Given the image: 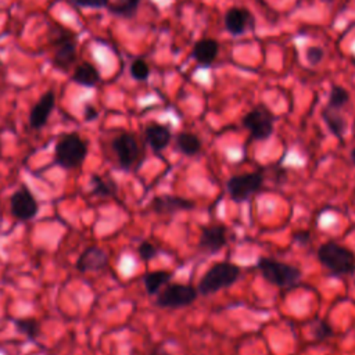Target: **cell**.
<instances>
[{"label": "cell", "instance_id": "cell-1", "mask_svg": "<svg viewBox=\"0 0 355 355\" xmlns=\"http://www.w3.org/2000/svg\"><path fill=\"white\" fill-rule=\"evenodd\" d=\"M319 262L333 275L347 276L355 273V254L352 250L330 240L319 245L316 251Z\"/></svg>", "mask_w": 355, "mask_h": 355}, {"label": "cell", "instance_id": "cell-2", "mask_svg": "<svg viewBox=\"0 0 355 355\" xmlns=\"http://www.w3.org/2000/svg\"><path fill=\"white\" fill-rule=\"evenodd\" d=\"M257 268L266 282L280 288H293L302 277V272L297 266L269 257H259Z\"/></svg>", "mask_w": 355, "mask_h": 355}, {"label": "cell", "instance_id": "cell-3", "mask_svg": "<svg viewBox=\"0 0 355 355\" xmlns=\"http://www.w3.org/2000/svg\"><path fill=\"white\" fill-rule=\"evenodd\" d=\"M87 141L78 133L64 135L54 147V164L71 171L82 166L87 157Z\"/></svg>", "mask_w": 355, "mask_h": 355}, {"label": "cell", "instance_id": "cell-4", "mask_svg": "<svg viewBox=\"0 0 355 355\" xmlns=\"http://www.w3.org/2000/svg\"><path fill=\"white\" fill-rule=\"evenodd\" d=\"M240 276V268L232 262H218L212 265L200 279L197 291L202 295H211L219 290L233 286Z\"/></svg>", "mask_w": 355, "mask_h": 355}, {"label": "cell", "instance_id": "cell-5", "mask_svg": "<svg viewBox=\"0 0 355 355\" xmlns=\"http://www.w3.org/2000/svg\"><path fill=\"white\" fill-rule=\"evenodd\" d=\"M50 42L55 47L53 65L60 71H68L76 62V35L60 25L50 32Z\"/></svg>", "mask_w": 355, "mask_h": 355}, {"label": "cell", "instance_id": "cell-6", "mask_svg": "<svg viewBox=\"0 0 355 355\" xmlns=\"http://www.w3.org/2000/svg\"><path fill=\"white\" fill-rule=\"evenodd\" d=\"M263 184V173L261 171L252 173L234 175L226 180V190L234 202H245L257 194Z\"/></svg>", "mask_w": 355, "mask_h": 355}, {"label": "cell", "instance_id": "cell-7", "mask_svg": "<svg viewBox=\"0 0 355 355\" xmlns=\"http://www.w3.org/2000/svg\"><path fill=\"white\" fill-rule=\"evenodd\" d=\"M241 122L243 126L250 132V137L252 140H266L273 133L275 116L263 104H259L248 111Z\"/></svg>", "mask_w": 355, "mask_h": 355}, {"label": "cell", "instance_id": "cell-8", "mask_svg": "<svg viewBox=\"0 0 355 355\" xmlns=\"http://www.w3.org/2000/svg\"><path fill=\"white\" fill-rule=\"evenodd\" d=\"M198 291L191 284H168L161 293L157 294L155 305L159 308L178 309L190 305L196 301Z\"/></svg>", "mask_w": 355, "mask_h": 355}, {"label": "cell", "instance_id": "cell-9", "mask_svg": "<svg viewBox=\"0 0 355 355\" xmlns=\"http://www.w3.org/2000/svg\"><path fill=\"white\" fill-rule=\"evenodd\" d=\"M111 148L116 157L118 165L123 171H130L140 161V147L135 135L123 132L112 139Z\"/></svg>", "mask_w": 355, "mask_h": 355}, {"label": "cell", "instance_id": "cell-10", "mask_svg": "<svg viewBox=\"0 0 355 355\" xmlns=\"http://www.w3.org/2000/svg\"><path fill=\"white\" fill-rule=\"evenodd\" d=\"M10 211H11V215L21 222H29L37 216L39 202L33 196V193L25 184H21L11 194Z\"/></svg>", "mask_w": 355, "mask_h": 355}, {"label": "cell", "instance_id": "cell-11", "mask_svg": "<svg viewBox=\"0 0 355 355\" xmlns=\"http://www.w3.org/2000/svg\"><path fill=\"white\" fill-rule=\"evenodd\" d=\"M108 263L110 257L103 248H100L98 245H89L79 254L75 262V268L80 273L100 272L105 269Z\"/></svg>", "mask_w": 355, "mask_h": 355}, {"label": "cell", "instance_id": "cell-12", "mask_svg": "<svg viewBox=\"0 0 355 355\" xmlns=\"http://www.w3.org/2000/svg\"><path fill=\"white\" fill-rule=\"evenodd\" d=\"M150 208L153 212L158 215H175L180 211H191L196 208V202L193 200L172 196V194H161L151 200Z\"/></svg>", "mask_w": 355, "mask_h": 355}, {"label": "cell", "instance_id": "cell-13", "mask_svg": "<svg viewBox=\"0 0 355 355\" xmlns=\"http://www.w3.org/2000/svg\"><path fill=\"white\" fill-rule=\"evenodd\" d=\"M55 105V96L53 92H46L42 94L39 101L31 108L29 112V126L35 130H40L46 126Z\"/></svg>", "mask_w": 355, "mask_h": 355}, {"label": "cell", "instance_id": "cell-14", "mask_svg": "<svg viewBox=\"0 0 355 355\" xmlns=\"http://www.w3.org/2000/svg\"><path fill=\"white\" fill-rule=\"evenodd\" d=\"M226 227L223 225L201 227L198 247L207 254H216L220 248L226 245Z\"/></svg>", "mask_w": 355, "mask_h": 355}, {"label": "cell", "instance_id": "cell-15", "mask_svg": "<svg viewBox=\"0 0 355 355\" xmlns=\"http://www.w3.org/2000/svg\"><path fill=\"white\" fill-rule=\"evenodd\" d=\"M251 22V12L241 7H232L225 14V28L233 36L243 35L248 29Z\"/></svg>", "mask_w": 355, "mask_h": 355}, {"label": "cell", "instance_id": "cell-16", "mask_svg": "<svg viewBox=\"0 0 355 355\" xmlns=\"http://www.w3.org/2000/svg\"><path fill=\"white\" fill-rule=\"evenodd\" d=\"M144 137L147 144L154 153H159L168 147L172 139V133L168 126L161 123H150L144 129Z\"/></svg>", "mask_w": 355, "mask_h": 355}, {"label": "cell", "instance_id": "cell-17", "mask_svg": "<svg viewBox=\"0 0 355 355\" xmlns=\"http://www.w3.org/2000/svg\"><path fill=\"white\" fill-rule=\"evenodd\" d=\"M219 53V43L215 39L211 37H204L198 40L194 44L193 49V58L205 67H209L218 57Z\"/></svg>", "mask_w": 355, "mask_h": 355}, {"label": "cell", "instance_id": "cell-18", "mask_svg": "<svg viewBox=\"0 0 355 355\" xmlns=\"http://www.w3.org/2000/svg\"><path fill=\"white\" fill-rule=\"evenodd\" d=\"M72 82L78 83L83 87H94L100 82V72L98 69L90 62H80L73 68Z\"/></svg>", "mask_w": 355, "mask_h": 355}, {"label": "cell", "instance_id": "cell-19", "mask_svg": "<svg viewBox=\"0 0 355 355\" xmlns=\"http://www.w3.org/2000/svg\"><path fill=\"white\" fill-rule=\"evenodd\" d=\"M89 184L92 187L89 194L93 197L107 198V197H114L118 193V186L112 179H105L97 173L90 175Z\"/></svg>", "mask_w": 355, "mask_h": 355}, {"label": "cell", "instance_id": "cell-20", "mask_svg": "<svg viewBox=\"0 0 355 355\" xmlns=\"http://www.w3.org/2000/svg\"><path fill=\"white\" fill-rule=\"evenodd\" d=\"M322 116H323V121L327 125L329 130L336 137H338L341 140L347 130V122H345L344 116L340 114V110H333V108L326 107L322 112Z\"/></svg>", "mask_w": 355, "mask_h": 355}, {"label": "cell", "instance_id": "cell-21", "mask_svg": "<svg viewBox=\"0 0 355 355\" xmlns=\"http://www.w3.org/2000/svg\"><path fill=\"white\" fill-rule=\"evenodd\" d=\"M15 330L24 334L29 341H36L42 333L40 323L35 318H10Z\"/></svg>", "mask_w": 355, "mask_h": 355}, {"label": "cell", "instance_id": "cell-22", "mask_svg": "<svg viewBox=\"0 0 355 355\" xmlns=\"http://www.w3.org/2000/svg\"><path fill=\"white\" fill-rule=\"evenodd\" d=\"M173 273L166 272V270H155V272H148L143 277L144 288L148 295H157L161 290L162 286H165L171 279Z\"/></svg>", "mask_w": 355, "mask_h": 355}, {"label": "cell", "instance_id": "cell-23", "mask_svg": "<svg viewBox=\"0 0 355 355\" xmlns=\"http://www.w3.org/2000/svg\"><path fill=\"white\" fill-rule=\"evenodd\" d=\"M176 147L178 150L187 157H193L201 150V140L197 135L190 132H180L176 136Z\"/></svg>", "mask_w": 355, "mask_h": 355}, {"label": "cell", "instance_id": "cell-24", "mask_svg": "<svg viewBox=\"0 0 355 355\" xmlns=\"http://www.w3.org/2000/svg\"><path fill=\"white\" fill-rule=\"evenodd\" d=\"M140 0H114L108 4L107 10L121 18H132L136 15Z\"/></svg>", "mask_w": 355, "mask_h": 355}, {"label": "cell", "instance_id": "cell-25", "mask_svg": "<svg viewBox=\"0 0 355 355\" xmlns=\"http://www.w3.org/2000/svg\"><path fill=\"white\" fill-rule=\"evenodd\" d=\"M348 101H349V93L341 86H333L329 93V100L326 107L333 110H341Z\"/></svg>", "mask_w": 355, "mask_h": 355}, {"label": "cell", "instance_id": "cell-26", "mask_svg": "<svg viewBox=\"0 0 355 355\" xmlns=\"http://www.w3.org/2000/svg\"><path fill=\"white\" fill-rule=\"evenodd\" d=\"M130 75L136 80H146L150 75V67L143 58H136L130 64Z\"/></svg>", "mask_w": 355, "mask_h": 355}, {"label": "cell", "instance_id": "cell-27", "mask_svg": "<svg viewBox=\"0 0 355 355\" xmlns=\"http://www.w3.org/2000/svg\"><path fill=\"white\" fill-rule=\"evenodd\" d=\"M313 336L316 340L322 341L326 338H330L333 336V329L324 319H318L316 324L313 326Z\"/></svg>", "mask_w": 355, "mask_h": 355}, {"label": "cell", "instance_id": "cell-28", "mask_svg": "<svg viewBox=\"0 0 355 355\" xmlns=\"http://www.w3.org/2000/svg\"><path fill=\"white\" fill-rule=\"evenodd\" d=\"M137 254H139L141 261H151L153 258L157 257L158 250H157V247L153 243L141 241L139 244V247H137Z\"/></svg>", "mask_w": 355, "mask_h": 355}, {"label": "cell", "instance_id": "cell-29", "mask_svg": "<svg viewBox=\"0 0 355 355\" xmlns=\"http://www.w3.org/2000/svg\"><path fill=\"white\" fill-rule=\"evenodd\" d=\"M324 57V51L319 46H309L305 51V60L309 65H318Z\"/></svg>", "mask_w": 355, "mask_h": 355}, {"label": "cell", "instance_id": "cell-30", "mask_svg": "<svg viewBox=\"0 0 355 355\" xmlns=\"http://www.w3.org/2000/svg\"><path fill=\"white\" fill-rule=\"evenodd\" d=\"M71 1L79 8H93V10L107 8L110 4V0H71Z\"/></svg>", "mask_w": 355, "mask_h": 355}, {"label": "cell", "instance_id": "cell-31", "mask_svg": "<svg viewBox=\"0 0 355 355\" xmlns=\"http://www.w3.org/2000/svg\"><path fill=\"white\" fill-rule=\"evenodd\" d=\"M83 118H85L86 122H93V121H96V119L98 118V111H97V108H96L94 105L86 103L85 107H83Z\"/></svg>", "mask_w": 355, "mask_h": 355}, {"label": "cell", "instance_id": "cell-32", "mask_svg": "<svg viewBox=\"0 0 355 355\" xmlns=\"http://www.w3.org/2000/svg\"><path fill=\"white\" fill-rule=\"evenodd\" d=\"M293 241L300 245H305L311 241V233L308 230H297L293 234Z\"/></svg>", "mask_w": 355, "mask_h": 355}, {"label": "cell", "instance_id": "cell-33", "mask_svg": "<svg viewBox=\"0 0 355 355\" xmlns=\"http://www.w3.org/2000/svg\"><path fill=\"white\" fill-rule=\"evenodd\" d=\"M150 355H171V354L166 349H164L162 347H158V348H154Z\"/></svg>", "mask_w": 355, "mask_h": 355}, {"label": "cell", "instance_id": "cell-34", "mask_svg": "<svg viewBox=\"0 0 355 355\" xmlns=\"http://www.w3.org/2000/svg\"><path fill=\"white\" fill-rule=\"evenodd\" d=\"M351 161L355 164V147L351 150Z\"/></svg>", "mask_w": 355, "mask_h": 355}, {"label": "cell", "instance_id": "cell-35", "mask_svg": "<svg viewBox=\"0 0 355 355\" xmlns=\"http://www.w3.org/2000/svg\"><path fill=\"white\" fill-rule=\"evenodd\" d=\"M322 1H327V3H331V1H334V0H322Z\"/></svg>", "mask_w": 355, "mask_h": 355}, {"label": "cell", "instance_id": "cell-36", "mask_svg": "<svg viewBox=\"0 0 355 355\" xmlns=\"http://www.w3.org/2000/svg\"><path fill=\"white\" fill-rule=\"evenodd\" d=\"M0 157H1V150H0Z\"/></svg>", "mask_w": 355, "mask_h": 355}]
</instances>
